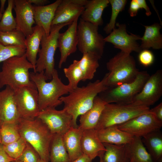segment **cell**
<instances>
[{"mask_svg":"<svg viewBox=\"0 0 162 162\" xmlns=\"http://www.w3.org/2000/svg\"><path fill=\"white\" fill-rule=\"evenodd\" d=\"M106 80L105 74L101 80L90 82L86 86L77 87L71 91L68 95L60 98L64 104L63 109L72 116V127H78L77 124L78 117L89 110L95 97L108 88Z\"/></svg>","mask_w":162,"mask_h":162,"instance_id":"6da1fadb","label":"cell"},{"mask_svg":"<svg viewBox=\"0 0 162 162\" xmlns=\"http://www.w3.org/2000/svg\"><path fill=\"white\" fill-rule=\"evenodd\" d=\"M30 77L38 92L40 111L48 108H55L60 105L62 102L60 98L69 94L72 90L68 85L62 82L56 69L51 81L49 82H46L44 71L40 73L30 72Z\"/></svg>","mask_w":162,"mask_h":162,"instance_id":"7a4b0ae2","label":"cell"},{"mask_svg":"<svg viewBox=\"0 0 162 162\" xmlns=\"http://www.w3.org/2000/svg\"><path fill=\"white\" fill-rule=\"evenodd\" d=\"M18 125L21 137L36 151L40 158L50 161L49 148L53 134L40 119L20 118Z\"/></svg>","mask_w":162,"mask_h":162,"instance_id":"3957f363","label":"cell"},{"mask_svg":"<svg viewBox=\"0 0 162 162\" xmlns=\"http://www.w3.org/2000/svg\"><path fill=\"white\" fill-rule=\"evenodd\" d=\"M33 67L27 59L25 53L11 57L3 62L0 71V89L8 86L14 90L23 86L37 89L30 77L29 70Z\"/></svg>","mask_w":162,"mask_h":162,"instance_id":"277c9868","label":"cell"},{"mask_svg":"<svg viewBox=\"0 0 162 162\" xmlns=\"http://www.w3.org/2000/svg\"><path fill=\"white\" fill-rule=\"evenodd\" d=\"M106 66L109 72L106 74V84L108 88L132 82L139 72L130 53L121 51L109 61Z\"/></svg>","mask_w":162,"mask_h":162,"instance_id":"5b68a950","label":"cell"},{"mask_svg":"<svg viewBox=\"0 0 162 162\" xmlns=\"http://www.w3.org/2000/svg\"><path fill=\"white\" fill-rule=\"evenodd\" d=\"M149 107L132 104L108 103L105 104L95 128L98 130L118 125L150 110Z\"/></svg>","mask_w":162,"mask_h":162,"instance_id":"8992f818","label":"cell"},{"mask_svg":"<svg viewBox=\"0 0 162 162\" xmlns=\"http://www.w3.org/2000/svg\"><path fill=\"white\" fill-rule=\"evenodd\" d=\"M70 24L64 23L51 26L49 35L44 34L41 40V48L35 65L36 72L44 71L46 80H51L55 68L54 56L58 48V39L60 30Z\"/></svg>","mask_w":162,"mask_h":162,"instance_id":"52a82bcc","label":"cell"},{"mask_svg":"<svg viewBox=\"0 0 162 162\" xmlns=\"http://www.w3.org/2000/svg\"><path fill=\"white\" fill-rule=\"evenodd\" d=\"M150 75L146 71H139L132 82L108 88L98 95L106 104H131L141 90Z\"/></svg>","mask_w":162,"mask_h":162,"instance_id":"ba28073f","label":"cell"},{"mask_svg":"<svg viewBox=\"0 0 162 162\" xmlns=\"http://www.w3.org/2000/svg\"><path fill=\"white\" fill-rule=\"evenodd\" d=\"M98 26L80 19L77 27V47L82 54L93 52L101 58L105 42L98 32Z\"/></svg>","mask_w":162,"mask_h":162,"instance_id":"9c48e42d","label":"cell"},{"mask_svg":"<svg viewBox=\"0 0 162 162\" xmlns=\"http://www.w3.org/2000/svg\"><path fill=\"white\" fill-rule=\"evenodd\" d=\"M162 126V122L158 120L150 110L117 125L120 130L134 136L141 138L154 131L160 130Z\"/></svg>","mask_w":162,"mask_h":162,"instance_id":"30bf717a","label":"cell"},{"mask_svg":"<svg viewBox=\"0 0 162 162\" xmlns=\"http://www.w3.org/2000/svg\"><path fill=\"white\" fill-rule=\"evenodd\" d=\"M15 98L21 118L33 119L37 118L40 111L36 88L23 86L14 90Z\"/></svg>","mask_w":162,"mask_h":162,"instance_id":"8fae6325","label":"cell"},{"mask_svg":"<svg viewBox=\"0 0 162 162\" xmlns=\"http://www.w3.org/2000/svg\"><path fill=\"white\" fill-rule=\"evenodd\" d=\"M37 118L53 134L63 135L72 127V116L64 109L57 110L54 107L46 108L40 111Z\"/></svg>","mask_w":162,"mask_h":162,"instance_id":"7c38bea8","label":"cell"},{"mask_svg":"<svg viewBox=\"0 0 162 162\" xmlns=\"http://www.w3.org/2000/svg\"><path fill=\"white\" fill-rule=\"evenodd\" d=\"M162 95V70H159L150 76L131 104L149 107L159 100Z\"/></svg>","mask_w":162,"mask_h":162,"instance_id":"4fadbf2b","label":"cell"},{"mask_svg":"<svg viewBox=\"0 0 162 162\" xmlns=\"http://www.w3.org/2000/svg\"><path fill=\"white\" fill-rule=\"evenodd\" d=\"M116 25L118 28H115L104 38L105 42L112 44L114 47L120 50L121 51L129 53L132 51L140 52L141 50L137 40H140L141 37L131 33L130 34H128L125 24L117 23Z\"/></svg>","mask_w":162,"mask_h":162,"instance_id":"5bb4252c","label":"cell"},{"mask_svg":"<svg viewBox=\"0 0 162 162\" xmlns=\"http://www.w3.org/2000/svg\"><path fill=\"white\" fill-rule=\"evenodd\" d=\"M88 0H62L56 11L51 26L70 24L81 15Z\"/></svg>","mask_w":162,"mask_h":162,"instance_id":"9a60e30c","label":"cell"},{"mask_svg":"<svg viewBox=\"0 0 162 162\" xmlns=\"http://www.w3.org/2000/svg\"><path fill=\"white\" fill-rule=\"evenodd\" d=\"M79 18L75 19L68 25L67 30L62 33H59L58 39V48L61 54L58 67L61 68L70 54L76 52L78 43L77 33Z\"/></svg>","mask_w":162,"mask_h":162,"instance_id":"2e32d148","label":"cell"},{"mask_svg":"<svg viewBox=\"0 0 162 162\" xmlns=\"http://www.w3.org/2000/svg\"><path fill=\"white\" fill-rule=\"evenodd\" d=\"M14 2L16 29L22 32L26 37L32 33V26L35 24L33 5L27 0H14Z\"/></svg>","mask_w":162,"mask_h":162,"instance_id":"e0dca14e","label":"cell"},{"mask_svg":"<svg viewBox=\"0 0 162 162\" xmlns=\"http://www.w3.org/2000/svg\"><path fill=\"white\" fill-rule=\"evenodd\" d=\"M14 90L8 86L0 91V125L5 123H18L20 118Z\"/></svg>","mask_w":162,"mask_h":162,"instance_id":"ac0fdd59","label":"cell"},{"mask_svg":"<svg viewBox=\"0 0 162 162\" xmlns=\"http://www.w3.org/2000/svg\"><path fill=\"white\" fill-rule=\"evenodd\" d=\"M81 143L82 153L92 160L106 150L95 129L82 130Z\"/></svg>","mask_w":162,"mask_h":162,"instance_id":"d6986e66","label":"cell"},{"mask_svg":"<svg viewBox=\"0 0 162 162\" xmlns=\"http://www.w3.org/2000/svg\"><path fill=\"white\" fill-rule=\"evenodd\" d=\"M62 1L57 0L52 4L43 6H33L35 23L43 28L47 36L50 34L56 10Z\"/></svg>","mask_w":162,"mask_h":162,"instance_id":"ffe728a7","label":"cell"},{"mask_svg":"<svg viewBox=\"0 0 162 162\" xmlns=\"http://www.w3.org/2000/svg\"><path fill=\"white\" fill-rule=\"evenodd\" d=\"M96 130L98 138L103 143L118 145H126L130 142L134 137L120 130L117 125L110 126Z\"/></svg>","mask_w":162,"mask_h":162,"instance_id":"44dd1931","label":"cell"},{"mask_svg":"<svg viewBox=\"0 0 162 162\" xmlns=\"http://www.w3.org/2000/svg\"><path fill=\"white\" fill-rule=\"evenodd\" d=\"M109 4V0H88L81 18L98 26L102 25L103 12Z\"/></svg>","mask_w":162,"mask_h":162,"instance_id":"7402d4cb","label":"cell"},{"mask_svg":"<svg viewBox=\"0 0 162 162\" xmlns=\"http://www.w3.org/2000/svg\"><path fill=\"white\" fill-rule=\"evenodd\" d=\"M45 34L42 28L37 25L33 27L32 33L26 37L25 45V54L27 60L33 67L34 72L36 73L35 65L37 56L43 36Z\"/></svg>","mask_w":162,"mask_h":162,"instance_id":"603a6c76","label":"cell"},{"mask_svg":"<svg viewBox=\"0 0 162 162\" xmlns=\"http://www.w3.org/2000/svg\"><path fill=\"white\" fill-rule=\"evenodd\" d=\"M106 104L100 98L97 96L92 107L80 116L78 127L82 130L95 129Z\"/></svg>","mask_w":162,"mask_h":162,"instance_id":"cb8c5ba5","label":"cell"},{"mask_svg":"<svg viewBox=\"0 0 162 162\" xmlns=\"http://www.w3.org/2000/svg\"><path fill=\"white\" fill-rule=\"evenodd\" d=\"M82 130L78 127H72L63 135V143L70 162L77 158L83 153L81 143Z\"/></svg>","mask_w":162,"mask_h":162,"instance_id":"d4e9b609","label":"cell"},{"mask_svg":"<svg viewBox=\"0 0 162 162\" xmlns=\"http://www.w3.org/2000/svg\"><path fill=\"white\" fill-rule=\"evenodd\" d=\"M125 147L128 162H154L141 137L134 136L130 142L125 145Z\"/></svg>","mask_w":162,"mask_h":162,"instance_id":"484cf974","label":"cell"},{"mask_svg":"<svg viewBox=\"0 0 162 162\" xmlns=\"http://www.w3.org/2000/svg\"><path fill=\"white\" fill-rule=\"evenodd\" d=\"M145 28L143 36L141 37L140 47L141 50L152 48L159 50L162 48V36L160 32V25L155 23L150 26L143 25Z\"/></svg>","mask_w":162,"mask_h":162,"instance_id":"4316f807","label":"cell"},{"mask_svg":"<svg viewBox=\"0 0 162 162\" xmlns=\"http://www.w3.org/2000/svg\"><path fill=\"white\" fill-rule=\"evenodd\" d=\"M142 141L154 162H162V134L160 130L142 137Z\"/></svg>","mask_w":162,"mask_h":162,"instance_id":"83f0119b","label":"cell"},{"mask_svg":"<svg viewBox=\"0 0 162 162\" xmlns=\"http://www.w3.org/2000/svg\"><path fill=\"white\" fill-rule=\"evenodd\" d=\"M99 56L92 52L83 53L81 58L79 60V65L82 71V81L92 79L97 68L99 67Z\"/></svg>","mask_w":162,"mask_h":162,"instance_id":"f1b7e54d","label":"cell"},{"mask_svg":"<svg viewBox=\"0 0 162 162\" xmlns=\"http://www.w3.org/2000/svg\"><path fill=\"white\" fill-rule=\"evenodd\" d=\"M50 162H70L63 143V135L53 134L49 148Z\"/></svg>","mask_w":162,"mask_h":162,"instance_id":"f546056e","label":"cell"},{"mask_svg":"<svg viewBox=\"0 0 162 162\" xmlns=\"http://www.w3.org/2000/svg\"><path fill=\"white\" fill-rule=\"evenodd\" d=\"M106 150L103 158L104 162H128L125 145H116L103 143Z\"/></svg>","mask_w":162,"mask_h":162,"instance_id":"4dcf8cb0","label":"cell"},{"mask_svg":"<svg viewBox=\"0 0 162 162\" xmlns=\"http://www.w3.org/2000/svg\"><path fill=\"white\" fill-rule=\"evenodd\" d=\"M26 38L24 34L16 29L8 31H0V44L4 46L25 47Z\"/></svg>","mask_w":162,"mask_h":162,"instance_id":"1f68e13d","label":"cell"},{"mask_svg":"<svg viewBox=\"0 0 162 162\" xmlns=\"http://www.w3.org/2000/svg\"><path fill=\"white\" fill-rule=\"evenodd\" d=\"M2 144L5 145L15 141L21 137L18 123H5L0 125Z\"/></svg>","mask_w":162,"mask_h":162,"instance_id":"d6a6232c","label":"cell"},{"mask_svg":"<svg viewBox=\"0 0 162 162\" xmlns=\"http://www.w3.org/2000/svg\"><path fill=\"white\" fill-rule=\"evenodd\" d=\"M64 72L68 80V85L72 89L78 86L79 82L82 80V71L79 65V60H74L68 67L64 68Z\"/></svg>","mask_w":162,"mask_h":162,"instance_id":"836d02e7","label":"cell"},{"mask_svg":"<svg viewBox=\"0 0 162 162\" xmlns=\"http://www.w3.org/2000/svg\"><path fill=\"white\" fill-rule=\"evenodd\" d=\"M8 2L7 7L3 13L0 20V31H8L16 29L15 19L12 14L14 0H8Z\"/></svg>","mask_w":162,"mask_h":162,"instance_id":"e575fe53","label":"cell"},{"mask_svg":"<svg viewBox=\"0 0 162 162\" xmlns=\"http://www.w3.org/2000/svg\"><path fill=\"white\" fill-rule=\"evenodd\" d=\"M112 7V13L110 21L104 27V30L110 34L115 28L116 20L119 13L124 8L126 0H109Z\"/></svg>","mask_w":162,"mask_h":162,"instance_id":"d590c367","label":"cell"},{"mask_svg":"<svg viewBox=\"0 0 162 162\" xmlns=\"http://www.w3.org/2000/svg\"><path fill=\"white\" fill-rule=\"evenodd\" d=\"M27 144V142L21 137L15 141L3 146L4 149L7 154L16 160L22 153Z\"/></svg>","mask_w":162,"mask_h":162,"instance_id":"8d00e7d4","label":"cell"},{"mask_svg":"<svg viewBox=\"0 0 162 162\" xmlns=\"http://www.w3.org/2000/svg\"><path fill=\"white\" fill-rule=\"evenodd\" d=\"M25 46H4L0 44V62L15 56H21L26 52Z\"/></svg>","mask_w":162,"mask_h":162,"instance_id":"74e56055","label":"cell"},{"mask_svg":"<svg viewBox=\"0 0 162 162\" xmlns=\"http://www.w3.org/2000/svg\"><path fill=\"white\" fill-rule=\"evenodd\" d=\"M40 158L34 149L28 143L17 160L22 162H38Z\"/></svg>","mask_w":162,"mask_h":162,"instance_id":"f35d334b","label":"cell"},{"mask_svg":"<svg viewBox=\"0 0 162 162\" xmlns=\"http://www.w3.org/2000/svg\"><path fill=\"white\" fill-rule=\"evenodd\" d=\"M138 59L142 65L145 67H148L154 62V56L152 51L148 49L143 50L139 52Z\"/></svg>","mask_w":162,"mask_h":162,"instance_id":"ab89813d","label":"cell"},{"mask_svg":"<svg viewBox=\"0 0 162 162\" xmlns=\"http://www.w3.org/2000/svg\"><path fill=\"white\" fill-rule=\"evenodd\" d=\"M154 113L157 119L162 122V103L161 102L153 108L150 109Z\"/></svg>","mask_w":162,"mask_h":162,"instance_id":"60d3db41","label":"cell"},{"mask_svg":"<svg viewBox=\"0 0 162 162\" xmlns=\"http://www.w3.org/2000/svg\"><path fill=\"white\" fill-rule=\"evenodd\" d=\"M16 160L10 157L4 151L3 145L0 144V162H10Z\"/></svg>","mask_w":162,"mask_h":162,"instance_id":"b9f144b4","label":"cell"},{"mask_svg":"<svg viewBox=\"0 0 162 162\" xmlns=\"http://www.w3.org/2000/svg\"><path fill=\"white\" fill-rule=\"evenodd\" d=\"M140 9L139 6L135 0H131L129 10L130 16L131 17L136 16Z\"/></svg>","mask_w":162,"mask_h":162,"instance_id":"7bdbcfd3","label":"cell"},{"mask_svg":"<svg viewBox=\"0 0 162 162\" xmlns=\"http://www.w3.org/2000/svg\"><path fill=\"white\" fill-rule=\"evenodd\" d=\"M138 3L140 9H144L146 11V16H149L152 14L150 8L145 0H135Z\"/></svg>","mask_w":162,"mask_h":162,"instance_id":"ee69618b","label":"cell"},{"mask_svg":"<svg viewBox=\"0 0 162 162\" xmlns=\"http://www.w3.org/2000/svg\"><path fill=\"white\" fill-rule=\"evenodd\" d=\"M92 161L88 156L82 153L77 158L70 162H92Z\"/></svg>","mask_w":162,"mask_h":162,"instance_id":"f6af8a7d","label":"cell"},{"mask_svg":"<svg viewBox=\"0 0 162 162\" xmlns=\"http://www.w3.org/2000/svg\"><path fill=\"white\" fill-rule=\"evenodd\" d=\"M30 3L34 4L37 6H43L49 3L50 1L47 0H27Z\"/></svg>","mask_w":162,"mask_h":162,"instance_id":"bcb514c9","label":"cell"},{"mask_svg":"<svg viewBox=\"0 0 162 162\" xmlns=\"http://www.w3.org/2000/svg\"><path fill=\"white\" fill-rule=\"evenodd\" d=\"M6 0H1V7L0 8V11L2 14L4 12L5 10L4 9V5L6 2Z\"/></svg>","mask_w":162,"mask_h":162,"instance_id":"7dc6e473","label":"cell"},{"mask_svg":"<svg viewBox=\"0 0 162 162\" xmlns=\"http://www.w3.org/2000/svg\"><path fill=\"white\" fill-rule=\"evenodd\" d=\"M104 153L101 154L100 155L98 156L100 158V161L99 162H104L103 158V156Z\"/></svg>","mask_w":162,"mask_h":162,"instance_id":"c3c4849f","label":"cell"},{"mask_svg":"<svg viewBox=\"0 0 162 162\" xmlns=\"http://www.w3.org/2000/svg\"><path fill=\"white\" fill-rule=\"evenodd\" d=\"M38 162H47L45 160L41 159V158H40L38 160Z\"/></svg>","mask_w":162,"mask_h":162,"instance_id":"681fc988","label":"cell"},{"mask_svg":"<svg viewBox=\"0 0 162 162\" xmlns=\"http://www.w3.org/2000/svg\"><path fill=\"white\" fill-rule=\"evenodd\" d=\"M2 14L1 13V12L0 11V20H1L2 16Z\"/></svg>","mask_w":162,"mask_h":162,"instance_id":"f907efd6","label":"cell"},{"mask_svg":"<svg viewBox=\"0 0 162 162\" xmlns=\"http://www.w3.org/2000/svg\"><path fill=\"white\" fill-rule=\"evenodd\" d=\"M0 144H2V142H1V135L0 130Z\"/></svg>","mask_w":162,"mask_h":162,"instance_id":"816d5d0a","label":"cell"},{"mask_svg":"<svg viewBox=\"0 0 162 162\" xmlns=\"http://www.w3.org/2000/svg\"><path fill=\"white\" fill-rule=\"evenodd\" d=\"M16 162H22L18 160H16Z\"/></svg>","mask_w":162,"mask_h":162,"instance_id":"f5cc1de1","label":"cell"},{"mask_svg":"<svg viewBox=\"0 0 162 162\" xmlns=\"http://www.w3.org/2000/svg\"><path fill=\"white\" fill-rule=\"evenodd\" d=\"M10 162H16V160H13Z\"/></svg>","mask_w":162,"mask_h":162,"instance_id":"db71d44e","label":"cell"},{"mask_svg":"<svg viewBox=\"0 0 162 162\" xmlns=\"http://www.w3.org/2000/svg\"></svg>","mask_w":162,"mask_h":162,"instance_id":"11a10c76","label":"cell"}]
</instances>
